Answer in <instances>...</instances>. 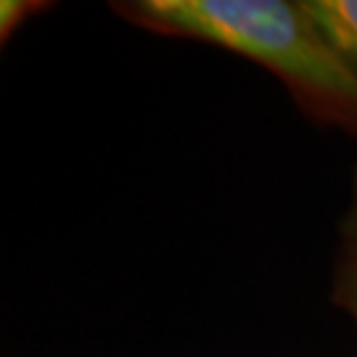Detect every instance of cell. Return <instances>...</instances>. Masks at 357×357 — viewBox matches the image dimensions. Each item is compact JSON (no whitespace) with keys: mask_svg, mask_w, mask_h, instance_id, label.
Here are the masks:
<instances>
[{"mask_svg":"<svg viewBox=\"0 0 357 357\" xmlns=\"http://www.w3.org/2000/svg\"><path fill=\"white\" fill-rule=\"evenodd\" d=\"M114 8L151 32L209 43L265 66L312 114L357 130V77L302 0H132Z\"/></svg>","mask_w":357,"mask_h":357,"instance_id":"cell-1","label":"cell"},{"mask_svg":"<svg viewBox=\"0 0 357 357\" xmlns=\"http://www.w3.org/2000/svg\"><path fill=\"white\" fill-rule=\"evenodd\" d=\"M336 56L357 77V0H302Z\"/></svg>","mask_w":357,"mask_h":357,"instance_id":"cell-2","label":"cell"},{"mask_svg":"<svg viewBox=\"0 0 357 357\" xmlns=\"http://www.w3.org/2000/svg\"><path fill=\"white\" fill-rule=\"evenodd\" d=\"M40 8H51V6L48 3H35V0H3L0 3V35H3V40L13 35Z\"/></svg>","mask_w":357,"mask_h":357,"instance_id":"cell-3","label":"cell"},{"mask_svg":"<svg viewBox=\"0 0 357 357\" xmlns=\"http://www.w3.org/2000/svg\"><path fill=\"white\" fill-rule=\"evenodd\" d=\"M344 291H347V307L352 310V315L357 318V265L349 268V275H347L344 283Z\"/></svg>","mask_w":357,"mask_h":357,"instance_id":"cell-4","label":"cell"},{"mask_svg":"<svg viewBox=\"0 0 357 357\" xmlns=\"http://www.w3.org/2000/svg\"><path fill=\"white\" fill-rule=\"evenodd\" d=\"M349 255H352V265H357V202H355V209H352V215H349Z\"/></svg>","mask_w":357,"mask_h":357,"instance_id":"cell-5","label":"cell"}]
</instances>
